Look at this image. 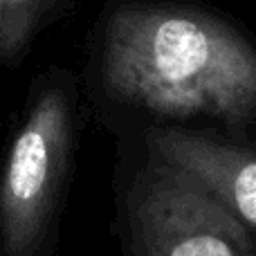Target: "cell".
I'll return each instance as SVG.
<instances>
[{
    "label": "cell",
    "instance_id": "3",
    "mask_svg": "<svg viewBox=\"0 0 256 256\" xmlns=\"http://www.w3.org/2000/svg\"><path fill=\"white\" fill-rule=\"evenodd\" d=\"M142 256H256V238L194 178L158 160L130 202Z\"/></svg>",
    "mask_w": 256,
    "mask_h": 256
},
{
    "label": "cell",
    "instance_id": "1",
    "mask_svg": "<svg viewBox=\"0 0 256 256\" xmlns=\"http://www.w3.org/2000/svg\"><path fill=\"white\" fill-rule=\"evenodd\" d=\"M104 74L112 94L162 117L243 126L256 115L254 50L202 14L117 12L108 25Z\"/></svg>",
    "mask_w": 256,
    "mask_h": 256
},
{
    "label": "cell",
    "instance_id": "5",
    "mask_svg": "<svg viewBox=\"0 0 256 256\" xmlns=\"http://www.w3.org/2000/svg\"><path fill=\"white\" fill-rule=\"evenodd\" d=\"M36 16V0H0V54L14 56L25 45Z\"/></svg>",
    "mask_w": 256,
    "mask_h": 256
},
{
    "label": "cell",
    "instance_id": "4",
    "mask_svg": "<svg viewBox=\"0 0 256 256\" xmlns=\"http://www.w3.org/2000/svg\"><path fill=\"white\" fill-rule=\"evenodd\" d=\"M160 162L194 178L256 234V150L220 137L166 128L150 135Z\"/></svg>",
    "mask_w": 256,
    "mask_h": 256
},
{
    "label": "cell",
    "instance_id": "2",
    "mask_svg": "<svg viewBox=\"0 0 256 256\" xmlns=\"http://www.w3.org/2000/svg\"><path fill=\"white\" fill-rule=\"evenodd\" d=\"M68 158V102L58 90H48L14 137L0 176L2 256H32L43 243L66 180Z\"/></svg>",
    "mask_w": 256,
    "mask_h": 256
}]
</instances>
